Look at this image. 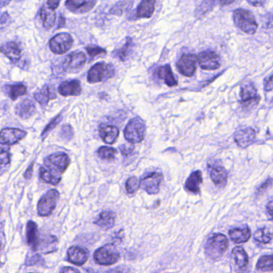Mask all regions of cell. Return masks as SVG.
<instances>
[{"label": "cell", "mask_w": 273, "mask_h": 273, "mask_svg": "<svg viewBox=\"0 0 273 273\" xmlns=\"http://www.w3.org/2000/svg\"><path fill=\"white\" fill-rule=\"evenodd\" d=\"M70 163V160L66 154H52L46 158L42 167L54 176L62 179V174L68 168Z\"/></svg>", "instance_id": "6da1fadb"}, {"label": "cell", "mask_w": 273, "mask_h": 273, "mask_svg": "<svg viewBox=\"0 0 273 273\" xmlns=\"http://www.w3.org/2000/svg\"><path fill=\"white\" fill-rule=\"evenodd\" d=\"M234 21L236 26L247 34H255L258 24L255 16L250 11L246 9H236L234 12Z\"/></svg>", "instance_id": "7a4b0ae2"}, {"label": "cell", "mask_w": 273, "mask_h": 273, "mask_svg": "<svg viewBox=\"0 0 273 273\" xmlns=\"http://www.w3.org/2000/svg\"><path fill=\"white\" fill-rule=\"evenodd\" d=\"M228 246V240L224 234L212 235L206 243V253L212 259H218L224 255Z\"/></svg>", "instance_id": "3957f363"}, {"label": "cell", "mask_w": 273, "mask_h": 273, "mask_svg": "<svg viewBox=\"0 0 273 273\" xmlns=\"http://www.w3.org/2000/svg\"><path fill=\"white\" fill-rule=\"evenodd\" d=\"M146 126L142 119L134 117L126 126L124 136L131 144L140 143L144 139Z\"/></svg>", "instance_id": "277c9868"}, {"label": "cell", "mask_w": 273, "mask_h": 273, "mask_svg": "<svg viewBox=\"0 0 273 273\" xmlns=\"http://www.w3.org/2000/svg\"><path fill=\"white\" fill-rule=\"evenodd\" d=\"M120 259V252L113 243H108L95 251L94 261L100 265H113Z\"/></svg>", "instance_id": "5b68a950"}, {"label": "cell", "mask_w": 273, "mask_h": 273, "mask_svg": "<svg viewBox=\"0 0 273 273\" xmlns=\"http://www.w3.org/2000/svg\"><path fill=\"white\" fill-rule=\"evenodd\" d=\"M114 68L112 64L98 63L88 72V82L91 84L103 82L112 78L114 76Z\"/></svg>", "instance_id": "8992f818"}, {"label": "cell", "mask_w": 273, "mask_h": 273, "mask_svg": "<svg viewBox=\"0 0 273 273\" xmlns=\"http://www.w3.org/2000/svg\"><path fill=\"white\" fill-rule=\"evenodd\" d=\"M60 199V192L56 189L48 191L38 203V212L42 216H48L53 212Z\"/></svg>", "instance_id": "52a82bcc"}, {"label": "cell", "mask_w": 273, "mask_h": 273, "mask_svg": "<svg viewBox=\"0 0 273 273\" xmlns=\"http://www.w3.org/2000/svg\"><path fill=\"white\" fill-rule=\"evenodd\" d=\"M73 43V38L69 33H60L50 41V49L54 54L62 55L72 48Z\"/></svg>", "instance_id": "ba28073f"}, {"label": "cell", "mask_w": 273, "mask_h": 273, "mask_svg": "<svg viewBox=\"0 0 273 273\" xmlns=\"http://www.w3.org/2000/svg\"><path fill=\"white\" fill-rule=\"evenodd\" d=\"M162 179V174L160 172H150L140 180V187L146 191L148 195H156L160 191Z\"/></svg>", "instance_id": "9c48e42d"}, {"label": "cell", "mask_w": 273, "mask_h": 273, "mask_svg": "<svg viewBox=\"0 0 273 273\" xmlns=\"http://www.w3.org/2000/svg\"><path fill=\"white\" fill-rule=\"evenodd\" d=\"M240 100L244 108L252 109L258 105L260 98L254 84H246L242 87L240 91Z\"/></svg>", "instance_id": "30bf717a"}, {"label": "cell", "mask_w": 273, "mask_h": 273, "mask_svg": "<svg viewBox=\"0 0 273 273\" xmlns=\"http://www.w3.org/2000/svg\"><path fill=\"white\" fill-rule=\"evenodd\" d=\"M198 56L194 54H183L176 63V68L183 76L192 77L196 72Z\"/></svg>", "instance_id": "8fae6325"}, {"label": "cell", "mask_w": 273, "mask_h": 273, "mask_svg": "<svg viewBox=\"0 0 273 273\" xmlns=\"http://www.w3.org/2000/svg\"><path fill=\"white\" fill-rule=\"evenodd\" d=\"M198 62L204 70H216L220 66V56L212 51L200 52L198 56Z\"/></svg>", "instance_id": "7c38bea8"}, {"label": "cell", "mask_w": 273, "mask_h": 273, "mask_svg": "<svg viewBox=\"0 0 273 273\" xmlns=\"http://www.w3.org/2000/svg\"><path fill=\"white\" fill-rule=\"evenodd\" d=\"M26 132L18 128H6L0 132V144L2 145H14L26 137Z\"/></svg>", "instance_id": "4fadbf2b"}, {"label": "cell", "mask_w": 273, "mask_h": 273, "mask_svg": "<svg viewBox=\"0 0 273 273\" xmlns=\"http://www.w3.org/2000/svg\"><path fill=\"white\" fill-rule=\"evenodd\" d=\"M89 251L86 248L78 246H72L68 251V260L77 266L85 264L89 258Z\"/></svg>", "instance_id": "5bb4252c"}, {"label": "cell", "mask_w": 273, "mask_h": 273, "mask_svg": "<svg viewBox=\"0 0 273 273\" xmlns=\"http://www.w3.org/2000/svg\"><path fill=\"white\" fill-rule=\"evenodd\" d=\"M210 178L215 185L224 187L227 183L228 173L223 166L218 164H208Z\"/></svg>", "instance_id": "9a60e30c"}, {"label": "cell", "mask_w": 273, "mask_h": 273, "mask_svg": "<svg viewBox=\"0 0 273 273\" xmlns=\"http://www.w3.org/2000/svg\"><path fill=\"white\" fill-rule=\"evenodd\" d=\"M256 140L255 130L252 128H244L235 134V142L240 148H246L254 144Z\"/></svg>", "instance_id": "2e32d148"}, {"label": "cell", "mask_w": 273, "mask_h": 273, "mask_svg": "<svg viewBox=\"0 0 273 273\" xmlns=\"http://www.w3.org/2000/svg\"><path fill=\"white\" fill-rule=\"evenodd\" d=\"M0 52L6 56L13 64H17L21 60L22 50L16 42H8L0 47Z\"/></svg>", "instance_id": "e0dca14e"}, {"label": "cell", "mask_w": 273, "mask_h": 273, "mask_svg": "<svg viewBox=\"0 0 273 273\" xmlns=\"http://www.w3.org/2000/svg\"><path fill=\"white\" fill-rule=\"evenodd\" d=\"M86 57L84 52H76L68 55L64 62L65 70H77L84 66Z\"/></svg>", "instance_id": "ac0fdd59"}, {"label": "cell", "mask_w": 273, "mask_h": 273, "mask_svg": "<svg viewBox=\"0 0 273 273\" xmlns=\"http://www.w3.org/2000/svg\"><path fill=\"white\" fill-rule=\"evenodd\" d=\"M96 1H78V0H68L65 5L68 10L74 14H84L93 9Z\"/></svg>", "instance_id": "d6986e66"}, {"label": "cell", "mask_w": 273, "mask_h": 273, "mask_svg": "<svg viewBox=\"0 0 273 273\" xmlns=\"http://www.w3.org/2000/svg\"><path fill=\"white\" fill-rule=\"evenodd\" d=\"M58 92L64 96H80L82 92L81 84L77 80L64 81L58 87Z\"/></svg>", "instance_id": "ffe728a7"}, {"label": "cell", "mask_w": 273, "mask_h": 273, "mask_svg": "<svg viewBox=\"0 0 273 273\" xmlns=\"http://www.w3.org/2000/svg\"><path fill=\"white\" fill-rule=\"evenodd\" d=\"M36 112V105L30 99L22 100L16 107V113L17 114V116L24 120H28L34 116Z\"/></svg>", "instance_id": "44dd1931"}, {"label": "cell", "mask_w": 273, "mask_h": 273, "mask_svg": "<svg viewBox=\"0 0 273 273\" xmlns=\"http://www.w3.org/2000/svg\"><path fill=\"white\" fill-rule=\"evenodd\" d=\"M100 137L107 144H114L119 136V130L115 126L102 124L99 128Z\"/></svg>", "instance_id": "7402d4cb"}, {"label": "cell", "mask_w": 273, "mask_h": 273, "mask_svg": "<svg viewBox=\"0 0 273 273\" xmlns=\"http://www.w3.org/2000/svg\"><path fill=\"white\" fill-rule=\"evenodd\" d=\"M34 97L36 101L44 108L50 100L56 99V94L53 88H50L49 85H44L42 88L34 92Z\"/></svg>", "instance_id": "603a6c76"}, {"label": "cell", "mask_w": 273, "mask_h": 273, "mask_svg": "<svg viewBox=\"0 0 273 273\" xmlns=\"http://www.w3.org/2000/svg\"><path fill=\"white\" fill-rule=\"evenodd\" d=\"M202 181H203L202 172L200 171H195L190 175V177L186 180V191L192 194L200 193V185L202 184Z\"/></svg>", "instance_id": "cb8c5ba5"}, {"label": "cell", "mask_w": 273, "mask_h": 273, "mask_svg": "<svg viewBox=\"0 0 273 273\" xmlns=\"http://www.w3.org/2000/svg\"><path fill=\"white\" fill-rule=\"evenodd\" d=\"M156 76L160 80L164 81V84L168 87H174L178 85V81L172 73V69L170 64H166L164 66H160L156 70Z\"/></svg>", "instance_id": "d4e9b609"}, {"label": "cell", "mask_w": 273, "mask_h": 273, "mask_svg": "<svg viewBox=\"0 0 273 273\" xmlns=\"http://www.w3.org/2000/svg\"><path fill=\"white\" fill-rule=\"evenodd\" d=\"M40 18L42 20V25L46 29H50L53 28L56 23V12L52 8H50L48 4H44L40 11Z\"/></svg>", "instance_id": "484cf974"}, {"label": "cell", "mask_w": 273, "mask_h": 273, "mask_svg": "<svg viewBox=\"0 0 273 273\" xmlns=\"http://www.w3.org/2000/svg\"><path fill=\"white\" fill-rule=\"evenodd\" d=\"M115 218L116 216L113 211H102L99 215L98 219L95 220L94 224L101 227L102 229L109 230L114 226Z\"/></svg>", "instance_id": "4316f807"}, {"label": "cell", "mask_w": 273, "mask_h": 273, "mask_svg": "<svg viewBox=\"0 0 273 273\" xmlns=\"http://www.w3.org/2000/svg\"><path fill=\"white\" fill-rule=\"evenodd\" d=\"M155 11V1L152 0H144L140 2L136 12V17L140 18H150Z\"/></svg>", "instance_id": "83f0119b"}, {"label": "cell", "mask_w": 273, "mask_h": 273, "mask_svg": "<svg viewBox=\"0 0 273 273\" xmlns=\"http://www.w3.org/2000/svg\"><path fill=\"white\" fill-rule=\"evenodd\" d=\"M38 234L37 224L33 221L28 222V225H26V243L32 246L34 251L37 250V246H38V240H40Z\"/></svg>", "instance_id": "f1b7e54d"}, {"label": "cell", "mask_w": 273, "mask_h": 273, "mask_svg": "<svg viewBox=\"0 0 273 273\" xmlns=\"http://www.w3.org/2000/svg\"><path fill=\"white\" fill-rule=\"evenodd\" d=\"M57 238L53 235H46L42 239L38 240L37 250L42 251L44 253H49L52 251H56V245H57Z\"/></svg>", "instance_id": "f546056e"}, {"label": "cell", "mask_w": 273, "mask_h": 273, "mask_svg": "<svg viewBox=\"0 0 273 273\" xmlns=\"http://www.w3.org/2000/svg\"><path fill=\"white\" fill-rule=\"evenodd\" d=\"M5 92L6 95L12 99L16 100L20 96H26L28 94V88L24 84H8L5 86Z\"/></svg>", "instance_id": "4dcf8cb0"}, {"label": "cell", "mask_w": 273, "mask_h": 273, "mask_svg": "<svg viewBox=\"0 0 273 273\" xmlns=\"http://www.w3.org/2000/svg\"><path fill=\"white\" fill-rule=\"evenodd\" d=\"M230 236L235 243H246L251 237V231L248 227L232 228L230 231Z\"/></svg>", "instance_id": "1f68e13d"}, {"label": "cell", "mask_w": 273, "mask_h": 273, "mask_svg": "<svg viewBox=\"0 0 273 273\" xmlns=\"http://www.w3.org/2000/svg\"><path fill=\"white\" fill-rule=\"evenodd\" d=\"M232 255L234 257V261L236 264L240 268L246 267L248 263V256L246 251H244L242 247H234L232 251Z\"/></svg>", "instance_id": "d6a6232c"}, {"label": "cell", "mask_w": 273, "mask_h": 273, "mask_svg": "<svg viewBox=\"0 0 273 273\" xmlns=\"http://www.w3.org/2000/svg\"><path fill=\"white\" fill-rule=\"evenodd\" d=\"M10 165V149L8 147L0 145V176L8 172Z\"/></svg>", "instance_id": "836d02e7"}, {"label": "cell", "mask_w": 273, "mask_h": 273, "mask_svg": "<svg viewBox=\"0 0 273 273\" xmlns=\"http://www.w3.org/2000/svg\"><path fill=\"white\" fill-rule=\"evenodd\" d=\"M256 267L259 271H273V255H264L260 258Z\"/></svg>", "instance_id": "e575fe53"}, {"label": "cell", "mask_w": 273, "mask_h": 273, "mask_svg": "<svg viewBox=\"0 0 273 273\" xmlns=\"http://www.w3.org/2000/svg\"><path fill=\"white\" fill-rule=\"evenodd\" d=\"M272 238V233L270 230L268 229L267 227L259 228L254 234V239L259 243H263V244L270 243Z\"/></svg>", "instance_id": "d590c367"}, {"label": "cell", "mask_w": 273, "mask_h": 273, "mask_svg": "<svg viewBox=\"0 0 273 273\" xmlns=\"http://www.w3.org/2000/svg\"><path fill=\"white\" fill-rule=\"evenodd\" d=\"M134 46V44L133 40L131 38L127 39L124 46L120 48L117 52L118 56L121 61H126L127 59L129 58L131 52H133Z\"/></svg>", "instance_id": "8d00e7d4"}, {"label": "cell", "mask_w": 273, "mask_h": 273, "mask_svg": "<svg viewBox=\"0 0 273 273\" xmlns=\"http://www.w3.org/2000/svg\"><path fill=\"white\" fill-rule=\"evenodd\" d=\"M116 153H117L116 149L113 148H110V147H106V146L101 147V148L98 150V155L102 160H113L114 158L116 156Z\"/></svg>", "instance_id": "74e56055"}, {"label": "cell", "mask_w": 273, "mask_h": 273, "mask_svg": "<svg viewBox=\"0 0 273 273\" xmlns=\"http://www.w3.org/2000/svg\"><path fill=\"white\" fill-rule=\"evenodd\" d=\"M132 4L133 2H130V1L118 3L112 8V9H110V14L122 16L123 12L131 8Z\"/></svg>", "instance_id": "f35d334b"}, {"label": "cell", "mask_w": 273, "mask_h": 273, "mask_svg": "<svg viewBox=\"0 0 273 273\" xmlns=\"http://www.w3.org/2000/svg\"><path fill=\"white\" fill-rule=\"evenodd\" d=\"M140 187V181L135 176L129 178L126 183V189L129 194L136 193Z\"/></svg>", "instance_id": "ab89813d"}, {"label": "cell", "mask_w": 273, "mask_h": 273, "mask_svg": "<svg viewBox=\"0 0 273 273\" xmlns=\"http://www.w3.org/2000/svg\"><path fill=\"white\" fill-rule=\"evenodd\" d=\"M86 52H88V55L90 56L91 58L94 59L96 56H102V55L106 54L105 49L100 48V47L90 46L86 47Z\"/></svg>", "instance_id": "60d3db41"}, {"label": "cell", "mask_w": 273, "mask_h": 273, "mask_svg": "<svg viewBox=\"0 0 273 273\" xmlns=\"http://www.w3.org/2000/svg\"><path fill=\"white\" fill-rule=\"evenodd\" d=\"M62 119V117L61 115H60V116H58L57 117L54 118V119L46 127L45 129H44V131L42 133V139H44L46 136H48L49 132H50V131H52L54 128H56L58 124H60Z\"/></svg>", "instance_id": "b9f144b4"}, {"label": "cell", "mask_w": 273, "mask_h": 273, "mask_svg": "<svg viewBox=\"0 0 273 273\" xmlns=\"http://www.w3.org/2000/svg\"><path fill=\"white\" fill-rule=\"evenodd\" d=\"M73 128H72V126L64 125L61 130V136L64 140H70L73 137Z\"/></svg>", "instance_id": "7bdbcfd3"}, {"label": "cell", "mask_w": 273, "mask_h": 273, "mask_svg": "<svg viewBox=\"0 0 273 273\" xmlns=\"http://www.w3.org/2000/svg\"><path fill=\"white\" fill-rule=\"evenodd\" d=\"M272 185H273L272 178H270V179H268V180L264 182V183H262V185H260V187L259 188H258V193L259 194L263 193V192H264V191L270 189V187H271L272 186Z\"/></svg>", "instance_id": "ee69618b"}, {"label": "cell", "mask_w": 273, "mask_h": 273, "mask_svg": "<svg viewBox=\"0 0 273 273\" xmlns=\"http://www.w3.org/2000/svg\"><path fill=\"white\" fill-rule=\"evenodd\" d=\"M134 149V145L124 144V145H122L120 147V150H121L122 154L123 156H129V155L132 154Z\"/></svg>", "instance_id": "f6af8a7d"}, {"label": "cell", "mask_w": 273, "mask_h": 273, "mask_svg": "<svg viewBox=\"0 0 273 273\" xmlns=\"http://www.w3.org/2000/svg\"><path fill=\"white\" fill-rule=\"evenodd\" d=\"M42 258L40 255H34V256H32L30 259H28L26 261V265H33V264H36V263H40L42 260Z\"/></svg>", "instance_id": "bcb514c9"}, {"label": "cell", "mask_w": 273, "mask_h": 273, "mask_svg": "<svg viewBox=\"0 0 273 273\" xmlns=\"http://www.w3.org/2000/svg\"><path fill=\"white\" fill-rule=\"evenodd\" d=\"M264 90L267 92L273 90V75L267 80L266 85H264Z\"/></svg>", "instance_id": "7dc6e473"}, {"label": "cell", "mask_w": 273, "mask_h": 273, "mask_svg": "<svg viewBox=\"0 0 273 273\" xmlns=\"http://www.w3.org/2000/svg\"><path fill=\"white\" fill-rule=\"evenodd\" d=\"M60 273H80L78 270L72 267H64L60 270Z\"/></svg>", "instance_id": "c3c4849f"}, {"label": "cell", "mask_w": 273, "mask_h": 273, "mask_svg": "<svg viewBox=\"0 0 273 273\" xmlns=\"http://www.w3.org/2000/svg\"><path fill=\"white\" fill-rule=\"evenodd\" d=\"M33 166H34V164L32 163V164H30L29 167H28V169H26V172H25V174H24V176H25V178H26V179H28V180H29L30 178H32V173H33Z\"/></svg>", "instance_id": "681fc988"}, {"label": "cell", "mask_w": 273, "mask_h": 273, "mask_svg": "<svg viewBox=\"0 0 273 273\" xmlns=\"http://www.w3.org/2000/svg\"><path fill=\"white\" fill-rule=\"evenodd\" d=\"M267 211L268 215H270V218L273 219V199H272L268 203Z\"/></svg>", "instance_id": "f907efd6"}, {"label": "cell", "mask_w": 273, "mask_h": 273, "mask_svg": "<svg viewBox=\"0 0 273 273\" xmlns=\"http://www.w3.org/2000/svg\"><path fill=\"white\" fill-rule=\"evenodd\" d=\"M100 273H125L124 269L121 268V267H115V268H112V269L106 270V271H102Z\"/></svg>", "instance_id": "816d5d0a"}, {"label": "cell", "mask_w": 273, "mask_h": 273, "mask_svg": "<svg viewBox=\"0 0 273 273\" xmlns=\"http://www.w3.org/2000/svg\"><path fill=\"white\" fill-rule=\"evenodd\" d=\"M46 4H48L50 8H52L54 10H56V8L60 5V1H48Z\"/></svg>", "instance_id": "f5cc1de1"}, {"label": "cell", "mask_w": 273, "mask_h": 273, "mask_svg": "<svg viewBox=\"0 0 273 273\" xmlns=\"http://www.w3.org/2000/svg\"><path fill=\"white\" fill-rule=\"evenodd\" d=\"M9 20H10V16H9V15L6 12H5L0 17V23L2 24H6Z\"/></svg>", "instance_id": "db71d44e"}, {"label": "cell", "mask_w": 273, "mask_h": 273, "mask_svg": "<svg viewBox=\"0 0 273 273\" xmlns=\"http://www.w3.org/2000/svg\"><path fill=\"white\" fill-rule=\"evenodd\" d=\"M248 3L254 6H262L264 4V1H248Z\"/></svg>", "instance_id": "11a10c76"}, {"label": "cell", "mask_w": 273, "mask_h": 273, "mask_svg": "<svg viewBox=\"0 0 273 273\" xmlns=\"http://www.w3.org/2000/svg\"><path fill=\"white\" fill-rule=\"evenodd\" d=\"M10 3V1H8V2H6V1H4V2H2V1H0V5L2 7L5 6V5H6V4H9Z\"/></svg>", "instance_id": "9f6ffc18"}, {"label": "cell", "mask_w": 273, "mask_h": 273, "mask_svg": "<svg viewBox=\"0 0 273 273\" xmlns=\"http://www.w3.org/2000/svg\"><path fill=\"white\" fill-rule=\"evenodd\" d=\"M234 3V1H228V2H220V4L222 5H226V4H231Z\"/></svg>", "instance_id": "6f0895ef"}, {"label": "cell", "mask_w": 273, "mask_h": 273, "mask_svg": "<svg viewBox=\"0 0 273 273\" xmlns=\"http://www.w3.org/2000/svg\"><path fill=\"white\" fill-rule=\"evenodd\" d=\"M1 211H2V207L0 206V213H1Z\"/></svg>", "instance_id": "680465c9"}, {"label": "cell", "mask_w": 273, "mask_h": 273, "mask_svg": "<svg viewBox=\"0 0 273 273\" xmlns=\"http://www.w3.org/2000/svg\"><path fill=\"white\" fill-rule=\"evenodd\" d=\"M0 249H1V244H0Z\"/></svg>", "instance_id": "91938a15"}]
</instances>
